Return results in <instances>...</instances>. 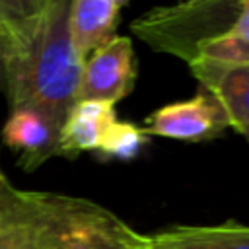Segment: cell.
<instances>
[{
    "instance_id": "6da1fadb",
    "label": "cell",
    "mask_w": 249,
    "mask_h": 249,
    "mask_svg": "<svg viewBox=\"0 0 249 249\" xmlns=\"http://www.w3.org/2000/svg\"><path fill=\"white\" fill-rule=\"evenodd\" d=\"M144 237L89 198L18 189L0 167V249H140Z\"/></svg>"
},
{
    "instance_id": "7a4b0ae2",
    "label": "cell",
    "mask_w": 249,
    "mask_h": 249,
    "mask_svg": "<svg viewBox=\"0 0 249 249\" xmlns=\"http://www.w3.org/2000/svg\"><path fill=\"white\" fill-rule=\"evenodd\" d=\"M72 0H51L33 19L6 27V91L12 111L29 109L56 128L76 103L84 60L68 27Z\"/></svg>"
},
{
    "instance_id": "3957f363",
    "label": "cell",
    "mask_w": 249,
    "mask_h": 249,
    "mask_svg": "<svg viewBox=\"0 0 249 249\" xmlns=\"http://www.w3.org/2000/svg\"><path fill=\"white\" fill-rule=\"evenodd\" d=\"M243 6L245 0H183L146 12L130 23V29L152 51L191 64L202 45L235 31Z\"/></svg>"
},
{
    "instance_id": "277c9868",
    "label": "cell",
    "mask_w": 249,
    "mask_h": 249,
    "mask_svg": "<svg viewBox=\"0 0 249 249\" xmlns=\"http://www.w3.org/2000/svg\"><path fill=\"white\" fill-rule=\"evenodd\" d=\"M136 74L138 68L130 39L113 37L84 60L76 101H105L115 105L132 91Z\"/></svg>"
},
{
    "instance_id": "5b68a950",
    "label": "cell",
    "mask_w": 249,
    "mask_h": 249,
    "mask_svg": "<svg viewBox=\"0 0 249 249\" xmlns=\"http://www.w3.org/2000/svg\"><path fill=\"white\" fill-rule=\"evenodd\" d=\"M228 128V119L210 93H196L193 99L167 103L148 119L144 132L183 142H202L216 138Z\"/></svg>"
},
{
    "instance_id": "8992f818",
    "label": "cell",
    "mask_w": 249,
    "mask_h": 249,
    "mask_svg": "<svg viewBox=\"0 0 249 249\" xmlns=\"http://www.w3.org/2000/svg\"><path fill=\"white\" fill-rule=\"evenodd\" d=\"M193 76L222 107L228 126L243 132L249 128V62L228 64L196 58L189 64Z\"/></svg>"
},
{
    "instance_id": "52a82bcc",
    "label": "cell",
    "mask_w": 249,
    "mask_h": 249,
    "mask_svg": "<svg viewBox=\"0 0 249 249\" xmlns=\"http://www.w3.org/2000/svg\"><path fill=\"white\" fill-rule=\"evenodd\" d=\"M58 134L60 128L43 115L29 109H18L12 111L4 123L2 142L19 154V167L33 171L47 160L58 156Z\"/></svg>"
},
{
    "instance_id": "ba28073f",
    "label": "cell",
    "mask_w": 249,
    "mask_h": 249,
    "mask_svg": "<svg viewBox=\"0 0 249 249\" xmlns=\"http://www.w3.org/2000/svg\"><path fill=\"white\" fill-rule=\"evenodd\" d=\"M115 123L117 113L113 103L76 101L58 134V156L76 158L82 152H97Z\"/></svg>"
},
{
    "instance_id": "9c48e42d",
    "label": "cell",
    "mask_w": 249,
    "mask_h": 249,
    "mask_svg": "<svg viewBox=\"0 0 249 249\" xmlns=\"http://www.w3.org/2000/svg\"><path fill=\"white\" fill-rule=\"evenodd\" d=\"M140 249H249V226H179L146 235Z\"/></svg>"
},
{
    "instance_id": "30bf717a",
    "label": "cell",
    "mask_w": 249,
    "mask_h": 249,
    "mask_svg": "<svg viewBox=\"0 0 249 249\" xmlns=\"http://www.w3.org/2000/svg\"><path fill=\"white\" fill-rule=\"evenodd\" d=\"M119 10L115 0H72L68 27L72 45L82 60L115 37Z\"/></svg>"
},
{
    "instance_id": "8fae6325",
    "label": "cell",
    "mask_w": 249,
    "mask_h": 249,
    "mask_svg": "<svg viewBox=\"0 0 249 249\" xmlns=\"http://www.w3.org/2000/svg\"><path fill=\"white\" fill-rule=\"evenodd\" d=\"M146 142H148V134L144 132V128H140L132 123L117 121L109 128L107 136L103 138L97 154L103 160L128 161L140 154V150L146 146Z\"/></svg>"
},
{
    "instance_id": "7c38bea8",
    "label": "cell",
    "mask_w": 249,
    "mask_h": 249,
    "mask_svg": "<svg viewBox=\"0 0 249 249\" xmlns=\"http://www.w3.org/2000/svg\"><path fill=\"white\" fill-rule=\"evenodd\" d=\"M198 58H210V60L228 62V64L249 62V41L233 33L222 35L202 45Z\"/></svg>"
},
{
    "instance_id": "4fadbf2b",
    "label": "cell",
    "mask_w": 249,
    "mask_h": 249,
    "mask_svg": "<svg viewBox=\"0 0 249 249\" xmlns=\"http://www.w3.org/2000/svg\"><path fill=\"white\" fill-rule=\"evenodd\" d=\"M51 0H0V21L6 27L21 25L37 18Z\"/></svg>"
},
{
    "instance_id": "5bb4252c",
    "label": "cell",
    "mask_w": 249,
    "mask_h": 249,
    "mask_svg": "<svg viewBox=\"0 0 249 249\" xmlns=\"http://www.w3.org/2000/svg\"><path fill=\"white\" fill-rule=\"evenodd\" d=\"M6 86V25L0 21V89Z\"/></svg>"
},
{
    "instance_id": "9a60e30c",
    "label": "cell",
    "mask_w": 249,
    "mask_h": 249,
    "mask_svg": "<svg viewBox=\"0 0 249 249\" xmlns=\"http://www.w3.org/2000/svg\"><path fill=\"white\" fill-rule=\"evenodd\" d=\"M115 2H117V6H119V8H123V6H124V4H128L130 0H115Z\"/></svg>"
},
{
    "instance_id": "2e32d148",
    "label": "cell",
    "mask_w": 249,
    "mask_h": 249,
    "mask_svg": "<svg viewBox=\"0 0 249 249\" xmlns=\"http://www.w3.org/2000/svg\"><path fill=\"white\" fill-rule=\"evenodd\" d=\"M241 134H243V136H245V138H247V142H249V128H245V130H243V132H241Z\"/></svg>"
}]
</instances>
